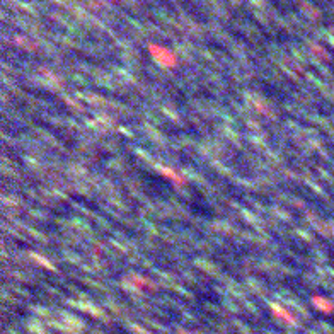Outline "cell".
Instances as JSON below:
<instances>
[{
    "instance_id": "cell-1",
    "label": "cell",
    "mask_w": 334,
    "mask_h": 334,
    "mask_svg": "<svg viewBox=\"0 0 334 334\" xmlns=\"http://www.w3.org/2000/svg\"><path fill=\"white\" fill-rule=\"evenodd\" d=\"M150 49L153 51L152 53L153 58H155V60L159 62L160 65L167 67V69H173V67H176L178 60H176V57L171 51H167V49H159L157 46H150Z\"/></svg>"
},
{
    "instance_id": "cell-2",
    "label": "cell",
    "mask_w": 334,
    "mask_h": 334,
    "mask_svg": "<svg viewBox=\"0 0 334 334\" xmlns=\"http://www.w3.org/2000/svg\"><path fill=\"white\" fill-rule=\"evenodd\" d=\"M271 312H273L274 317L280 319V320H283V322H287L288 326H295V324H297L295 315H293L288 309H285V307H282V305H278V304H273L271 305Z\"/></svg>"
},
{
    "instance_id": "cell-3",
    "label": "cell",
    "mask_w": 334,
    "mask_h": 334,
    "mask_svg": "<svg viewBox=\"0 0 334 334\" xmlns=\"http://www.w3.org/2000/svg\"><path fill=\"white\" fill-rule=\"evenodd\" d=\"M312 305L322 314H332L334 312V304L327 299V297L314 295L312 297Z\"/></svg>"
},
{
    "instance_id": "cell-4",
    "label": "cell",
    "mask_w": 334,
    "mask_h": 334,
    "mask_svg": "<svg viewBox=\"0 0 334 334\" xmlns=\"http://www.w3.org/2000/svg\"><path fill=\"white\" fill-rule=\"evenodd\" d=\"M160 173H162V176H164L165 179L173 181L176 186L181 188V186H184V184H186V179L183 178V174L178 173V171H174V169H171V167H167V165L160 167Z\"/></svg>"
},
{
    "instance_id": "cell-5",
    "label": "cell",
    "mask_w": 334,
    "mask_h": 334,
    "mask_svg": "<svg viewBox=\"0 0 334 334\" xmlns=\"http://www.w3.org/2000/svg\"><path fill=\"white\" fill-rule=\"evenodd\" d=\"M126 282L128 283H133V287L137 288V290L143 292V290H150L152 288V282H148V280H143L140 274H132V276L126 278Z\"/></svg>"
}]
</instances>
